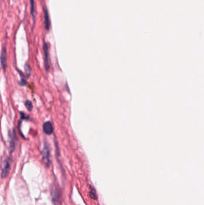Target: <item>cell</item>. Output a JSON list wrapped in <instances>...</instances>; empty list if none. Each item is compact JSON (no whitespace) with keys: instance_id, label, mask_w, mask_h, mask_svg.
<instances>
[{"instance_id":"7c38bea8","label":"cell","mask_w":204,"mask_h":205,"mask_svg":"<svg viewBox=\"0 0 204 205\" xmlns=\"http://www.w3.org/2000/svg\"><path fill=\"white\" fill-rule=\"evenodd\" d=\"M25 75L28 78L31 75V68H30L29 65H28V64L25 65Z\"/></svg>"},{"instance_id":"52a82bcc","label":"cell","mask_w":204,"mask_h":205,"mask_svg":"<svg viewBox=\"0 0 204 205\" xmlns=\"http://www.w3.org/2000/svg\"><path fill=\"white\" fill-rule=\"evenodd\" d=\"M44 27L47 31H49L50 28V20L48 10L46 8L44 9Z\"/></svg>"},{"instance_id":"ba28073f","label":"cell","mask_w":204,"mask_h":205,"mask_svg":"<svg viewBox=\"0 0 204 205\" xmlns=\"http://www.w3.org/2000/svg\"><path fill=\"white\" fill-rule=\"evenodd\" d=\"M52 198H53V201L55 203L56 201H58L59 200V193L58 191L57 190V189L54 188L52 191Z\"/></svg>"},{"instance_id":"7a4b0ae2","label":"cell","mask_w":204,"mask_h":205,"mask_svg":"<svg viewBox=\"0 0 204 205\" xmlns=\"http://www.w3.org/2000/svg\"><path fill=\"white\" fill-rule=\"evenodd\" d=\"M9 139H10V152H13L15 149L16 143L17 141L16 133L15 132V130H13L12 131H10L9 133Z\"/></svg>"},{"instance_id":"5bb4252c","label":"cell","mask_w":204,"mask_h":205,"mask_svg":"<svg viewBox=\"0 0 204 205\" xmlns=\"http://www.w3.org/2000/svg\"><path fill=\"white\" fill-rule=\"evenodd\" d=\"M19 84L20 85H22V86L25 85L26 84V81L24 79H21V80H20V81L19 82Z\"/></svg>"},{"instance_id":"277c9868","label":"cell","mask_w":204,"mask_h":205,"mask_svg":"<svg viewBox=\"0 0 204 205\" xmlns=\"http://www.w3.org/2000/svg\"><path fill=\"white\" fill-rule=\"evenodd\" d=\"M42 157L46 165L49 166L50 164V150L46 144L42 151Z\"/></svg>"},{"instance_id":"8fae6325","label":"cell","mask_w":204,"mask_h":205,"mask_svg":"<svg viewBox=\"0 0 204 205\" xmlns=\"http://www.w3.org/2000/svg\"><path fill=\"white\" fill-rule=\"evenodd\" d=\"M31 3V15L32 16L33 19L35 18V15H34V0H30Z\"/></svg>"},{"instance_id":"6da1fadb","label":"cell","mask_w":204,"mask_h":205,"mask_svg":"<svg viewBox=\"0 0 204 205\" xmlns=\"http://www.w3.org/2000/svg\"><path fill=\"white\" fill-rule=\"evenodd\" d=\"M10 169V158H8L4 161L2 166L1 174L2 178H4L7 176L9 173Z\"/></svg>"},{"instance_id":"5b68a950","label":"cell","mask_w":204,"mask_h":205,"mask_svg":"<svg viewBox=\"0 0 204 205\" xmlns=\"http://www.w3.org/2000/svg\"><path fill=\"white\" fill-rule=\"evenodd\" d=\"M0 62H1V67L3 70H5L7 67V48L6 46H4L1 51V57H0Z\"/></svg>"},{"instance_id":"8992f818","label":"cell","mask_w":204,"mask_h":205,"mask_svg":"<svg viewBox=\"0 0 204 205\" xmlns=\"http://www.w3.org/2000/svg\"><path fill=\"white\" fill-rule=\"evenodd\" d=\"M44 133L47 135H50L53 133V127L52 124L50 121H47L44 123L43 126Z\"/></svg>"},{"instance_id":"30bf717a","label":"cell","mask_w":204,"mask_h":205,"mask_svg":"<svg viewBox=\"0 0 204 205\" xmlns=\"http://www.w3.org/2000/svg\"><path fill=\"white\" fill-rule=\"evenodd\" d=\"M25 106H26V108L28 111H31L32 110L33 105H32V103L31 101L26 100L25 102Z\"/></svg>"},{"instance_id":"3957f363","label":"cell","mask_w":204,"mask_h":205,"mask_svg":"<svg viewBox=\"0 0 204 205\" xmlns=\"http://www.w3.org/2000/svg\"><path fill=\"white\" fill-rule=\"evenodd\" d=\"M43 51H44V63L46 71H49L50 65L49 62V49L47 44L46 42L43 43Z\"/></svg>"},{"instance_id":"4fadbf2b","label":"cell","mask_w":204,"mask_h":205,"mask_svg":"<svg viewBox=\"0 0 204 205\" xmlns=\"http://www.w3.org/2000/svg\"><path fill=\"white\" fill-rule=\"evenodd\" d=\"M20 116H21V118L22 119H25V120H28L29 118V116L28 115H26V113H23V112H20Z\"/></svg>"},{"instance_id":"9c48e42d","label":"cell","mask_w":204,"mask_h":205,"mask_svg":"<svg viewBox=\"0 0 204 205\" xmlns=\"http://www.w3.org/2000/svg\"><path fill=\"white\" fill-rule=\"evenodd\" d=\"M90 188V191H89V194L90 196L92 198L95 200L97 199V195H96V193L95 191V189L92 187V186H90L89 187Z\"/></svg>"}]
</instances>
